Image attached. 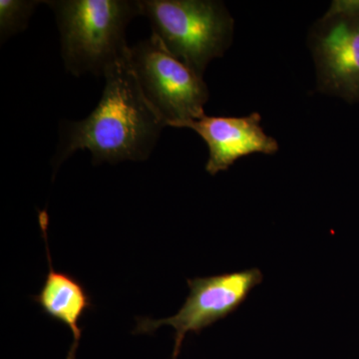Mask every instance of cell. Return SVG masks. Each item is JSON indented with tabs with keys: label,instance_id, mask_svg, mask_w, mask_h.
Returning <instances> with one entry per match:
<instances>
[{
	"label": "cell",
	"instance_id": "8fae6325",
	"mask_svg": "<svg viewBox=\"0 0 359 359\" xmlns=\"http://www.w3.org/2000/svg\"><path fill=\"white\" fill-rule=\"evenodd\" d=\"M78 344H79V341H73L72 346H71L69 351H68L67 358H66V359H76Z\"/></svg>",
	"mask_w": 359,
	"mask_h": 359
},
{
	"label": "cell",
	"instance_id": "9c48e42d",
	"mask_svg": "<svg viewBox=\"0 0 359 359\" xmlns=\"http://www.w3.org/2000/svg\"><path fill=\"white\" fill-rule=\"evenodd\" d=\"M39 0H0V39L1 43L28 26Z\"/></svg>",
	"mask_w": 359,
	"mask_h": 359
},
{
	"label": "cell",
	"instance_id": "ba28073f",
	"mask_svg": "<svg viewBox=\"0 0 359 359\" xmlns=\"http://www.w3.org/2000/svg\"><path fill=\"white\" fill-rule=\"evenodd\" d=\"M39 224L46 248L49 269L43 287L39 294L33 297V301L39 304L42 313L48 318L69 328L74 341H79L82 334L79 323L84 313L93 306L91 297L74 276L54 269L47 238L48 216L46 212H40Z\"/></svg>",
	"mask_w": 359,
	"mask_h": 359
},
{
	"label": "cell",
	"instance_id": "30bf717a",
	"mask_svg": "<svg viewBox=\"0 0 359 359\" xmlns=\"http://www.w3.org/2000/svg\"><path fill=\"white\" fill-rule=\"evenodd\" d=\"M327 13L359 16V0H335L332 2Z\"/></svg>",
	"mask_w": 359,
	"mask_h": 359
},
{
	"label": "cell",
	"instance_id": "3957f363",
	"mask_svg": "<svg viewBox=\"0 0 359 359\" xmlns=\"http://www.w3.org/2000/svg\"><path fill=\"white\" fill-rule=\"evenodd\" d=\"M146 16L168 51L200 77L231 46L233 20L214 0H141Z\"/></svg>",
	"mask_w": 359,
	"mask_h": 359
},
{
	"label": "cell",
	"instance_id": "8992f818",
	"mask_svg": "<svg viewBox=\"0 0 359 359\" xmlns=\"http://www.w3.org/2000/svg\"><path fill=\"white\" fill-rule=\"evenodd\" d=\"M318 89L349 103L359 101V16L325 13L309 32Z\"/></svg>",
	"mask_w": 359,
	"mask_h": 359
},
{
	"label": "cell",
	"instance_id": "52a82bcc",
	"mask_svg": "<svg viewBox=\"0 0 359 359\" xmlns=\"http://www.w3.org/2000/svg\"><path fill=\"white\" fill-rule=\"evenodd\" d=\"M259 113L245 117L204 115L186 122L181 128L192 129L209 148L205 171L212 176L226 171L236 161L254 153L273 155L278 151L275 138L264 133Z\"/></svg>",
	"mask_w": 359,
	"mask_h": 359
},
{
	"label": "cell",
	"instance_id": "6da1fadb",
	"mask_svg": "<svg viewBox=\"0 0 359 359\" xmlns=\"http://www.w3.org/2000/svg\"><path fill=\"white\" fill-rule=\"evenodd\" d=\"M104 78L102 96L91 114L61 124L60 140L52 160L55 171L79 150H88L94 165L147 160L167 127L144 93L129 52L106 71Z\"/></svg>",
	"mask_w": 359,
	"mask_h": 359
},
{
	"label": "cell",
	"instance_id": "277c9868",
	"mask_svg": "<svg viewBox=\"0 0 359 359\" xmlns=\"http://www.w3.org/2000/svg\"><path fill=\"white\" fill-rule=\"evenodd\" d=\"M129 60L144 93L167 126L181 128L205 115L209 90L204 79L172 55L154 34L130 47Z\"/></svg>",
	"mask_w": 359,
	"mask_h": 359
},
{
	"label": "cell",
	"instance_id": "5b68a950",
	"mask_svg": "<svg viewBox=\"0 0 359 359\" xmlns=\"http://www.w3.org/2000/svg\"><path fill=\"white\" fill-rule=\"evenodd\" d=\"M263 280V273L257 268L190 278L187 280L190 294L178 313L161 320L137 318L134 334H151L161 327L170 325L175 330L172 359H178L187 334H200L205 328L235 313Z\"/></svg>",
	"mask_w": 359,
	"mask_h": 359
},
{
	"label": "cell",
	"instance_id": "7a4b0ae2",
	"mask_svg": "<svg viewBox=\"0 0 359 359\" xmlns=\"http://www.w3.org/2000/svg\"><path fill=\"white\" fill-rule=\"evenodd\" d=\"M55 15L61 56L74 76L106 71L128 54L127 26L142 16L135 0H52L45 1Z\"/></svg>",
	"mask_w": 359,
	"mask_h": 359
}]
</instances>
